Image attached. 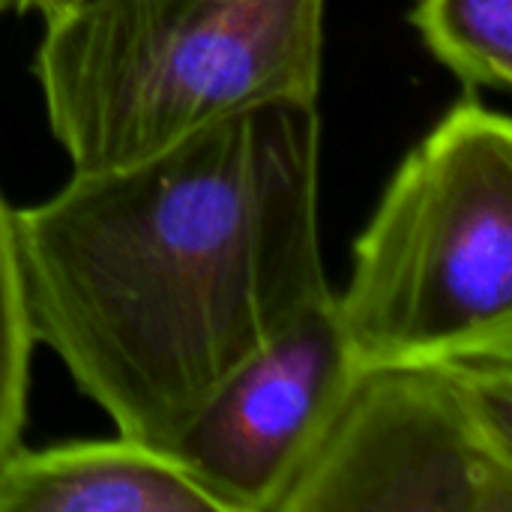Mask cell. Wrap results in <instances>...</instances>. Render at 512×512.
<instances>
[{
	"mask_svg": "<svg viewBox=\"0 0 512 512\" xmlns=\"http://www.w3.org/2000/svg\"><path fill=\"white\" fill-rule=\"evenodd\" d=\"M75 3H81V0H12V9L15 12H39L42 15V21H48V18H54V15H60V12H66V9H72Z\"/></svg>",
	"mask_w": 512,
	"mask_h": 512,
	"instance_id": "9",
	"label": "cell"
},
{
	"mask_svg": "<svg viewBox=\"0 0 512 512\" xmlns=\"http://www.w3.org/2000/svg\"><path fill=\"white\" fill-rule=\"evenodd\" d=\"M360 363L512 357V123L468 93L393 171L336 294Z\"/></svg>",
	"mask_w": 512,
	"mask_h": 512,
	"instance_id": "3",
	"label": "cell"
},
{
	"mask_svg": "<svg viewBox=\"0 0 512 512\" xmlns=\"http://www.w3.org/2000/svg\"><path fill=\"white\" fill-rule=\"evenodd\" d=\"M411 24L471 93L510 90L512 0H420Z\"/></svg>",
	"mask_w": 512,
	"mask_h": 512,
	"instance_id": "7",
	"label": "cell"
},
{
	"mask_svg": "<svg viewBox=\"0 0 512 512\" xmlns=\"http://www.w3.org/2000/svg\"><path fill=\"white\" fill-rule=\"evenodd\" d=\"M0 512H222L165 453L135 438L18 444L0 465Z\"/></svg>",
	"mask_w": 512,
	"mask_h": 512,
	"instance_id": "6",
	"label": "cell"
},
{
	"mask_svg": "<svg viewBox=\"0 0 512 512\" xmlns=\"http://www.w3.org/2000/svg\"><path fill=\"white\" fill-rule=\"evenodd\" d=\"M276 512H512V357L360 363Z\"/></svg>",
	"mask_w": 512,
	"mask_h": 512,
	"instance_id": "4",
	"label": "cell"
},
{
	"mask_svg": "<svg viewBox=\"0 0 512 512\" xmlns=\"http://www.w3.org/2000/svg\"><path fill=\"white\" fill-rule=\"evenodd\" d=\"M327 0H81L33 57L72 171L153 156L231 114L318 105Z\"/></svg>",
	"mask_w": 512,
	"mask_h": 512,
	"instance_id": "2",
	"label": "cell"
},
{
	"mask_svg": "<svg viewBox=\"0 0 512 512\" xmlns=\"http://www.w3.org/2000/svg\"><path fill=\"white\" fill-rule=\"evenodd\" d=\"M318 105L270 102L12 210L36 345L117 435L168 450L255 351L333 294Z\"/></svg>",
	"mask_w": 512,
	"mask_h": 512,
	"instance_id": "1",
	"label": "cell"
},
{
	"mask_svg": "<svg viewBox=\"0 0 512 512\" xmlns=\"http://www.w3.org/2000/svg\"><path fill=\"white\" fill-rule=\"evenodd\" d=\"M33 348L36 339L15 249V219L0 192V465L21 444Z\"/></svg>",
	"mask_w": 512,
	"mask_h": 512,
	"instance_id": "8",
	"label": "cell"
},
{
	"mask_svg": "<svg viewBox=\"0 0 512 512\" xmlns=\"http://www.w3.org/2000/svg\"><path fill=\"white\" fill-rule=\"evenodd\" d=\"M9 6H12V0H0V15H3V12H6Z\"/></svg>",
	"mask_w": 512,
	"mask_h": 512,
	"instance_id": "10",
	"label": "cell"
},
{
	"mask_svg": "<svg viewBox=\"0 0 512 512\" xmlns=\"http://www.w3.org/2000/svg\"><path fill=\"white\" fill-rule=\"evenodd\" d=\"M357 369L330 294L234 369L165 453L222 512H276Z\"/></svg>",
	"mask_w": 512,
	"mask_h": 512,
	"instance_id": "5",
	"label": "cell"
}]
</instances>
